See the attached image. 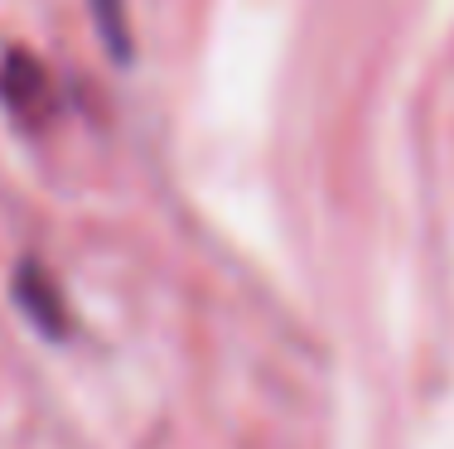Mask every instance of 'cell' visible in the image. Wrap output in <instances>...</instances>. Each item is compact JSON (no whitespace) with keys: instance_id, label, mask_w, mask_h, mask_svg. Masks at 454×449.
<instances>
[{"instance_id":"2","label":"cell","mask_w":454,"mask_h":449,"mask_svg":"<svg viewBox=\"0 0 454 449\" xmlns=\"http://www.w3.org/2000/svg\"><path fill=\"white\" fill-rule=\"evenodd\" d=\"M97 29H102V44L112 58H131V19H126V0H92Z\"/></svg>"},{"instance_id":"1","label":"cell","mask_w":454,"mask_h":449,"mask_svg":"<svg viewBox=\"0 0 454 449\" xmlns=\"http://www.w3.org/2000/svg\"><path fill=\"white\" fill-rule=\"evenodd\" d=\"M0 102L20 116V121L39 126L53 112V82L39 58H25V53H10L5 68H0Z\"/></svg>"}]
</instances>
